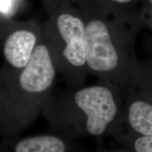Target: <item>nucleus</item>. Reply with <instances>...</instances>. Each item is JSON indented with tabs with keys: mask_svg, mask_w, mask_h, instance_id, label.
Here are the masks:
<instances>
[{
	"mask_svg": "<svg viewBox=\"0 0 152 152\" xmlns=\"http://www.w3.org/2000/svg\"><path fill=\"white\" fill-rule=\"evenodd\" d=\"M49 17L42 28L43 38L60 71L70 86L78 87L85 68V23L80 9L70 3L47 9Z\"/></svg>",
	"mask_w": 152,
	"mask_h": 152,
	"instance_id": "obj_1",
	"label": "nucleus"
},
{
	"mask_svg": "<svg viewBox=\"0 0 152 152\" xmlns=\"http://www.w3.org/2000/svg\"><path fill=\"white\" fill-rule=\"evenodd\" d=\"M56 67L42 37L30 61L18 71L11 93L15 127L21 130L34 122L49 102L56 75Z\"/></svg>",
	"mask_w": 152,
	"mask_h": 152,
	"instance_id": "obj_2",
	"label": "nucleus"
},
{
	"mask_svg": "<svg viewBox=\"0 0 152 152\" xmlns=\"http://www.w3.org/2000/svg\"><path fill=\"white\" fill-rule=\"evenodd\" d=\"M64 112L69 118L76 114L85 116V128L89 134L97 136L105 132L115 118L117 105L108 87L91 86L77 89L68 99Z\"/></svg>",
	"mask_w": 152,
	"mask_h": 152,
	"instance_id": "obj_3",
	"label": "nucleus"
},
{
	"mask_svg": "<svg viewBox=\"0 0 152 152\" xmlns=\"http://www.w3.org/2000/svg\"><path fill=\"white\" fill-rule=\"evenodd\" d=\"M84 19L87 68L100 73L115 71L118 66L119 56L107 26L97 18Z\"/></svg>",
	"mask_w": 152,
	"mask_h": 152,
	"instance_id": "obj_4",
	"label": "nucleus"
},
{
	"mask_svg": "<svg viewBox=\"0 0 152 152\" xmlns=\"http://www.w3.org/2000/svg\"><path fill=\"white\" fill-rule=\"evenodd\" d=\"M42 37V29L37 25L20 23L18 28L7 36L4 45V54L9 65L17 71L26 66Z\"/></svg>",
	"mask_w": 152,
	"mask_h": 152,
	"instance_id": "obj_5",
	"label": "nucleus"
},
{
	"mask_svg": "<svg viewBox=\"0 0 152 152\" xmlns=\"http://www.w3.org/2000/svg\"><path fill=\"white\" fill-rule=\"evenodd\" d=\"M66 150L65 142L51 134L26 137L17 142L14 147L16 152H64Z\"/></svg>",
	"mask_w": 152,
	"mask_h": 152,
	"instance_id": "obj_6",
	"label": "nucleus"
},
{
	"mask_svg": "<svg viewBox=\"0 0 152 152\" xmlns=\"http://www.w3.org/2000/svg\"><path fill=\"white\" fill-rule=\"evenodd\" d=\"M129 122L134 130L146 136H152V106L136 102L130 106Z\"/></svg>",
	"mask_w": 152,
	"mask_h": 152,
	"instance_id": "obj_7",
	"label": "nucleus"
},
{
	"mask_svg": "<svg viewBox=\"0 0 152 152\" xmlns=\"http://www.w3.org/2000/svg\"><path fill=\"white\" fill-rule=\"evenodd\" d=\"M134 149L137 152H152V136L138 138L134 142Z\"/></svg>",
	"mask_w": 152,
	"mask_h": 152,
	"instance_id": "obj_8",
	"label": "nucleus"
},
{
	"mask_svg": "<svg viewBox=\"0 0 152 152\" xmlns=\"http://www.w3.org/2000/svg\"><path fill=\"white\" fill-rule=\"evenodd\" d=\"M46 9L61 3H70L77 8L80 9L83 5V0H43Z\"/></svg>",
	"mask_w": 152,
	"mask_h": 152,
	"instance_id": "obj_9",
	"label": "nucleus"
},
{
	"mask_svg": "<svg viewBox=\"0 0 152 152\" xmlns=\"http://www.w3.org/2000/svg\"><path fill=\"white\" fill-rule=\"evenodd\" d=\"M12 4L11 0H0V11L1 12H8Z\"/></svg>",
	"mask_w": 152,
	"mask_h": 152,
	"instance_id": "obj_10",
	"label": "nucleus"
},
{
	"mask_svg": "<svg viewBox=\"0 0 152 152\" xmlns=\"http://www.w3.org/2000/svg\"><path fill=\"white\" fill-rule=\"evenodd\" d=\"M111 1H115V2L120 3V4H124V3H128L129 1H130L131 0H111Z\"/></svg>",
	"mask_w": 152,
	"mask_h": 152,
	"instance_id": "obj_11",
	"label": "nucleus"
}]
</instances>
